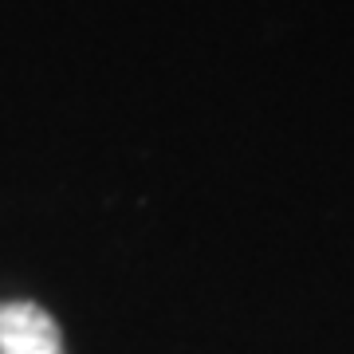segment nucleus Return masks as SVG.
Returning a JSON list of instances; mask_svg holds the SVG:
<instances>
[{
    "mask_svg": "<svg viewBox=\"0 0 354 354\" xmlns=\"http://www.w3.org/2000/svg\"><path fill=\"white\" fill-rule=\"evenodd\" d=\"M0 354H64L55 319L32 299L0 304Z\"/></svg>",
    "mask_w": 354,
    "mask_h": 354,
    "instance_id": "f257e3e1",
    "label": "nucleus"
}]
</instances>
